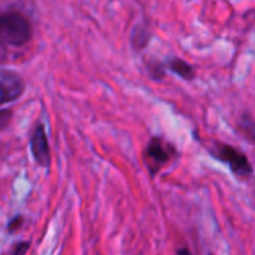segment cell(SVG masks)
<instances>
[{"mask_svg": "<svg viewBox=\"0 0 255 255\" xmlns=\"http://www.w3.org/2000/svg\"><path fill=\"white\" fill-rule=\"evenodd\" d=\"M174 156V149L171 144L165 143L162 138H152L144 150V164L152 174H156L170 159Z\"/></svg>", "mask_w": 255, "mask_h": 255, "instance_id": "obj_3", "label": "cell"}, {"mask_svg": "<svg viewBox=\"0 0 255 255\" xmlns=\"http://www.w3.org/2000/svg\"><path fill=\"white\" fill-rule=\"evenodd\" d=\"M24 92V83L20 75L0 69V105L20 98Z\"/></svg>", "mask_w": 255, "mask_h": 255, "instance_id": "obj_4", "label": "cell"}, {"mask_svg": "<svg viewBox=\"0 0 255 255\" xmlns=\"http://www.w3.org/2000/svg\"><path fill=\"white\" fill-rule=\"evenodd\" d=\"M9 120H11V113L6 110H0V129L6 128L9 125Z\"/></svg>", "mask_w": 255, "mask_h": 255, "instance_id": "obj_7", "label": "cell"}, {"mask_svg": "<svg viewBox=\"0 0 255 255\" xmlns=\"http://www.w3.org/2000/svg\"><path fill=\"white\" fill-rule=\"evenodd\" d=\"M32 36V27L27 18L20 12L0 14V42L8 45H24Z\"/></svg>", "mask_w": 255, "mask_h": 255, "instance_id": "obj_1", "label": "cell"}, {"mask_svg": "<svg viewBox=\"0 0 255 255\" xmlns=\"http://www.w3.org/2000/svg\"><path fill=\"white\" fill-rule=\"evenodd\" d=\"M210 153L218 161L227 164L230 170L237 176H249L252 173V167L248 158L245 156V153H242L233 146H228L224 143H215L210 147Z\"/></svg>", "mask_w": 255, "mask_h": 255, "instance_id": "obj_2", "label": "cell"}, {"mask_svg": "<svg viewBox=\"0 0 255 255\" xmlns=\"http://www.w3.org/2000/svg\"><path fill=\"white\" fill-rule=\"evenodd\" d=\"M27 248H29V245H27V243H24L23 246H18V248L15 249V255H23L21 252H24V251H26Z\"/></svg>", "mask_w": 255, "mask_h": 255, "instance_id": "obj_9", "label": "cell"}, {"mask_svg": "<svg viewBox=\"0 0 255 255\" xmlns=\"http://www.w3.org/2000/svg\"><path fill=\"white\" fill-rule=\"evenodd\" d=\"M32 152L39 165L48 167L50 164V147H48V140L45 135V129L42 125H38L36 129L33 131L32 135Z\"/></svg>", "mask_w": 255, "mask_h": 255, "instance_id": "obj_5", "label": "cell"}, {"mask_svg": "<svg viewBox=\"0 0 255 255\" xmlns=\"http://www.w3.org/2000/svg\"><path fill=\"white\" fill-rule=\"evenodd\" d=\"M177 255H192V254L189 252V249L183 248V249H179V251H177Z\"/></svg>", "mask_w": 255, "mask_h": 255, "instance_id": "obj_10", "label": "cell"}, {"mask_svg": "<svg viewBox=\"0 0 255 255\" xmlns=\"http://www.w3.org/2000/svg\"><path fill=\"white\" fill-rule=\"evenodd\" d=\"M245 119H246V117H245ZM246 122L249 123V126H248L246 123H243V122H242V125H243V129H245V131H246V132H248V134H249V135H251V137L255 140V123H254L252 120H246Z\"/></svg>", "mask_w": 255, "mask_h": 255, "instance_id": "obj_8", "label": "cell"}, {"mask_svg": "<svg viewBox=\"0 0 255 255\" xmlns=\"http://www.w3.org/2000/svg\"><path fill=\"white\" fill-rule=\"evenodd\" d=\"M170 69L174 74H177L179 77L185 78V80H192L194 78V69L186 62H183V60H179V59L173 60L170 63Z\"/></svg>", "mask_w": 255, "mask_h": 255, "instance_id": "obj_6", "label": "cell"}]
</instances>
